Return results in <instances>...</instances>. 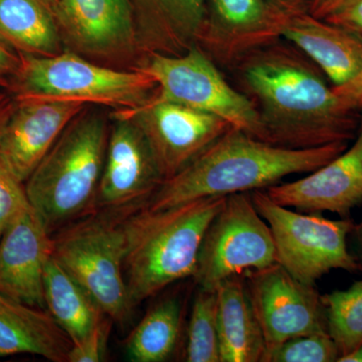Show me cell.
<instances>
[{
    "mask_svg": "<svg viewBox=\"0 0 362 362\" xmlns=\"http://www.w3.org/2000/svg\"><path fill=\"white\" fill-rule=\"evenodd\" d=\"M230 70L258 113L259 140L308 149L356 137L357 110L345 106L320 69L289 42L256 49Z\"/></svg>",
    "mask_w": 362,
    "mask_h": 362,
    "instance_id": "cell-1",
    "label": "cell"
},
{
    "mask_svg": "<svg viewBox=\"0 0 362 362\" xmlns=\"http://www.w3.org/2000/svg\"><path fill=\"white\" fill-rule=\"evenodd\" d=\"M347 148L349 142L285 148L233 128L180 173L164 180L146 206L158 211L206 197L266 189L287 176L316 170Z\"/></svg>",
    "mask_w": 362,
    "mask_h": 362,
    "instance_id": "cell-2",
    "label": "cell"
},
{
    "mask_svg": "<svg viewBox=\"0 0 362 362\" xmlns=\"http://www.w3.org/2000/svg\"><path fill=\"white\" fill-rule=\"evenodd\" d=\"M226 199L206 197L158 211L145 206L123 221L124 272L133 306L194 278L204 233Z\"/></svg>",
    "mask_w": 362,
    "mask_h": 362,
    "instance_id": "cell-3",
    "label": "cell"
},
{
    "mask_svg": "<svg viewBox=\"0 0 362 362\" xmlns=\"http://www.w3.org/2000/svg\"><path fill=\"white\" fill-rule=\"evenodd\" d=\"M109 132L106 117L86 109L66 126L25 181L28 202L49 233L96 202Z\"/></svg>",
    "mask_w": 362,
    "mask_h": 362,
    "instance_id": "cell-4",
    "label": "cell"
},
{
    "mask_svg": "<svg viewBox=\"0 0 362 362\" xmlns=\"http://www.w3.org/2000/svg\"><path fill=\"white\" fill-rule=\"evenodd\" d=\"M16 75L20 96L78 101L115 111L138 108L158 92L153 78L141 71L107 68L74 52L28 57Z\"/></svg>",
    "mask_w": 362,
    "mask_h": 362,
    "instance_id": "cell-5",
    "label": "cell"
},
{
    "mask_svg": "<svg viewBox=\"0 0 362 362\" xmlns=\"http://www.w3.org/2000/svg\"><path fill=\"white\" fill-rule=\"evenodd\" d=\"M254 206L268 223L276 263L305 284L315 285L333 270L356 273L361 265L347 247L356 223L333 221L320 214L292 211L272 201L265 190L250 192Z\"/></svg>",
    "mask_w": 362,
    "mask_h": 362,
    "instance_id": "cell-6",
    "label": "cell"
},
{
    "mask_svg": "<svg viewBox=\"0 0 362 362\" xmlns=\"http://www.w3.org/2000/svg\"><path fill=\"white\" fill-rule=\"evenodd\" d=\"M52 257L113 322L130 320L134 306L124 272L122 223L94 218L71 226L54 238Z\"/></svg>",
    "mask_w": 362,
    "mask_h": 362,
    "instance_id": "cell-7",
    "label": "cell"
},
{
    "mask_svg": "<svg viewBox=\"0 0 362 362\" xmlns=\"http://www.w3.org/2000/svg\"><path fill=\"white\" fill-rule=\"evenodd\" d=\"M134 69L153 78L158 99L220 117L233 128L255 138L258 136V113L254 104L226 80L199 45L180 56L147 54Z\"/></svg>",
    "mask_w": 362,
    "mask_h": 362,
    "instance_id": "cell-8",
    "label": "cell"
},
{
    "mask_svg": "<svg viewBox=\"0 0 362 362\" xmlns=\"http://www.w3.org/2000/svg\"><path fill=\"white\" fill-rule=\"evenodd\" d=\"M275 263L270 228L250 192L233 194L204 233L194 279L199 289L216 291L226 279Z\"/></svg>",
    "mask_w": 362,
    "mask_h": 362,
    "instance_id": "cell-9",
    "label": "cell"
},
{
    "mask_svg": "<svg viewBox=\"0 0 362 362\" xmlns=\"http://www.w3.org/2000/svg\"><path fill=\"white\" fill-rule=\"evenodd\" d=\"M242 275L265 338L266 354L291 338L328 333L322 295L315 285L297 280L277 263Z\"/></svg>",
    "mask_w": 362,
    "mask_h": 362,
    "instance_id": "cell-10",
    "label": "cell"
},
{
    "mask_svg": "<svg viewBox=\"0 0 362 362\" xmlns=\"http://www.w3.org/2000/svg\"><path fill=\"white\" fill-rule=\"evenodd\" d=\"M156 95L138 108L114 112L139 126L164 181L187 168L233 127L220 117Z\"/></svg>",
    "mask_w": 362,
    "mask_h": 362,
    "instance_id": "cell-11",
    "label": "cell"
},
{
    "mask_svg": "<svg viewBox=\"0 0 362 362\" xmlns=\"http://www.w3.org/2000/svg\"><path fill=\"white\" fill-rule=\"evenodd\" d=\"M290 18L268 0H207L197 45L230 70L247 54L282 40Z\"/></svg>",
    "mask_w": 362,
    "mask_h": 362,
    "instance_id": "cell-12",
    "label": "cell"
},
{
    "mask_svg": "<svg viewBox=\"0 0 362 362\" xmlns=\"http://www.w3.org/2000/svg\"><path fill=\"white\" fill-rule=\"evenodd\" d=\"M63 42L97 59L127 58L138 51L131 0H51Z\"/></svg>",
    "mask_w": 362,
    "mask_h": 362,
    "instance_id": "cell-13",
    "label": "cell"
},
{
    "mask_svg": "<svg viewBox=\"0 0 362 362\" xmlns=\"http://www.w3.org/2000/svg\"><path fill=\"white\" fill-rule=\"evenodd\" d=\"M90 105L20 96L0 134V161L25 182L63 131Z\"/></svg>",
    "mask_w": 362,
    "mask_h": 362,
    "instance_id": "cell-14",
    "label": "cell"
},
{
    "mask_svg": "<svg viewBox=\"0 0 362 362\" xmlns=\"http://www.w3.org/2000/svg\"><path fill=\"white\" fill-rule=\"evenodd\" d=\"M112 115L114 123L109 132L95 204L120 209L144 197H151L163 178L139 126L132 119L115 112Z\"/></svg>",
    "mask_w": 362,
    "mask_h": 362,
    "instance_id": "cell-15",
    "label": "cell"
},
{
    "mask_svg": "<svg viewBox=\"0 0 362 362\" xmlns=\"http://www.w3.org/2000/svg\"><path fill=\"white\" fill-rule=\"evenodd\" d=\"M264 190L282 206L302 213L330 211L349 218L352 209L362 204V125L354 145L337 158L301 180Z\"/></svg>",
    "mask_w": 362,
    "mask_h": 362,
    "instance_id": "cell-16",
    "label": "cell"
},
{
    "mask_svg": "<svg viewBox=\"0 0 362 362\" xmlns=\"http://www.w3.org/2000/svg\"><path fill=\"white\" fill-rule=\"evenodd\" d=\"M54 239L32 206L0 238V292L23 303L45 308L44 275Z\"/></svg>",
    "mask_w": 362,
    "mask_h": 362,
    "instance_id": "cell-17",
    "label": "cell"
},
{
    "mask_svg": "<svg viewBox=\"0 0 362 362\" xmlns=\"http://www.w3.org/2000/svg\"><path fill=\"white\" fill-rule=\"evenodd\" d=\"M207 0H131L138 51L180 56L197 45Z\"/></svg>",
    "mask_w": 362,
    "mask_h": 362,
    "instance_id": "cell-18",
    "label": "cell"
},
{
    "mask_svg": "<svg viewBox=\"0 0 362 362\" xmlns=\"http://www.w3.org/2000/svg\"><path fill=\"white\" fill-rule=\"evenodd\" d=\"M282 39L303 52L333 87L350 82L362 71V37L310 13L293 16Z\"/></svg>",
    "mask_w": 362,
    "mask_h": 362,
    "instance_id": "cell-19",
    "label": "cell"
},
{
    "mask_svg": "<svg viewBox=\"0 0 362 362\" xmlns=\"http://www.w3.org/2000/svg\"><path fill=\"white\" fill-rule=\"evenodd\" d=\"M71 341L49 311L0 292V356L33 354L66 362Z\"/></svg>",
    "mask_w": 362,
    "mask_h": 362,
    "instance_id": "cell-20",
    "label": "cell"
},
{
    "mask_svg": "<svg viewBox=\"0 0 362 362\" xmlns=\"http://www.w3.org/2000/svg\"><path fill=\"white\" fill-rule=\"evenodd\" d=\"M216 293L221 362H263L265 338L243 275L226 279Z\"/></svg>",
    "mask_w": 362,
    "mask_h": 362,
    "instance_id": "cell-21",
    "label": "cell"
},
{
    "mask_svg": "<svg viewBox=\"0 0 362 362\" xmlns=\"http://www.w3.org/2000/svg\"><path fill=\"white\" fill-rule=\"evenodd\" d=\"M44 295L45 308L71 343L84 339L107 316L52 255L45 266Z\"/></svg>",
    "mask_w": 362,
    "mask_h": 362,
    "instance_id": "cell-22",
    "label": "cell"
},
{
    "mask_svg": "<svg viewBox=\"0 0 362 362\" xmlns=\"http://www.w3.org/2000/svg\"><path fill=\"white\" fill-rule=\"evenodd\" d=\"M0 37L30 56L62 52L63 39L47 0H0Z\"/></svg>",
    "mask_w": 362,
    "mask_h": 362,
    "instance_id": "cell-23",
    "label": "cell"
},
{
    "mask_svg": "<svg viewBox=\"0 0 362 362\" xmlns=\"http://www.w3.org/2000/svg\"><path fill=\"white\" fill-rule=\"evenodd\" d=\"M181 313L176 298L154 305L131 332L125 347L127 358L132 362L168 361L180 338Z\"/></svg>",
    "mask_w": 362,
    "mask_h": 362,
    "instance_id": "cell-24",
    "label": "cell"
},
{
    "mask_svg": "<svg viewBox=\"0 0 362 362\" xmlns=\"http://www.w3.org/2000/svg\"><path fill=\"white\" fill-rule=\"evenodd\" d=\"M322 301L328 333L337 345L340 357L346 356L362 344V281L354 282L347 290L322 295Z\"/></svg>",
    "mask_w": 362,
    "mask_h": 362,
    "instance_id": "cell-25",
    "label": "cell"
},
{
    "mask_svg": "<svg viewBox=\"0 0 362 362\" xmlns=\"http://www.w3.org/2000/svg\"><path fill=\"white\" fill-rule=\"evenodd\" d=\"M185 361L221 362L218 293L199 289L188 324Z\"/></svg>",
    "mask_w": 362,
    "mask_h": 362,
    "instance_id": "cell-26",
    "label": "cell"
},
{
    "mask_svg": "<svg viewBox=\"0 0 362 362\" xmlns=\"http://www.w3.org/2000/svg\"><path fill=\"white\" fill-rule=\"evenodd\" d=\"M340 352L329 333L291 338L272 350L263 362H335Z\"/></svg>",
    "mask_w": 362,
    "mask_h": 362,
    "instance_id": "cell-27",
    "label": "cell"
},
{
    "mask_svg": "<svg viewBox=\"0 0 362 362\" xmlns=\"http://www.w3.org/2000/svg\"><path fill=\"white\" fill-rule=\"evenodd\" d=\"M23 183L0 161V238L9 223L30 206Z\"/></svg>",
    "mask_w": 362,
    "mask_h": 362,
    "instance_id": "cell-28",
    "label": "cell"
},
{
    "mask_svg": "<svg viewBox=\"0 0 362 362\" xmlns=\"http://www.w3.org/2000/svg\"><path fill=\"white\" fill-rule=\"evenodd\" d=\"M112 323L113 320L106 316L84 339L71 343L66 362L104 361L108 351Z\"/></svg>",
    "mask_w": 362,
    "mask_h": 362,
    "instance_id": "cell-29",
    "label": "cell"
},
{
    "mask_svg": "<svg viewBox=\"0 0 362 362\" xmlns=\"http://www.w3.org/2000/svg\"><path fill=\"white\" fill-rule=\"evenodd\" d=\"M314 16L362 37V0H338Z\"/></svg>",
    "mask_w": 362,
    "mask_h": 362,
    "instance_id": "cell-30",
    "label": "cell"
},
{
    "mask_svg": "<svg viewBox=\"0 0 362 362\" xmlns=\"http://www.w3.org/2000/svg\"><path fill=\"white\" fill-rule=\"evenodd\" d=\"M333 90L349 109L357 111L362 109V71L350 82L340 87H333Z\"/></svg>",
    "mask_w": 362,
    "mask_h": 362,
    "instance_id": "cell-31",
    "label": "cell"
},
{
    "mask_svg": "<svg viewBox=\"0 0 362 362\" xmlns=\"http://www.w3.org/2000/svg\"><path fill=\"white\" fill-rule=\"evenodd\" d=\"M21 59L11 51L9 45L0 37V76L16 73L20 68Z\"/></svg>",
    "mask_w": 362,
    "mask_h": 362,
    "instance_id": "cell-32",
    "label": "cell"
},
{
    "mask_svg": "<svg viewBox=\"0 0 362 362\" xmlns=\"http://www.w3.org/2000/svg\"><path fill=\"white\" fill-rule=\"evenodd\" d=\"M268 1L287 16H293L309 13L312 0H268Z\"/></svg>",
    "mask_w": 362,
    "mask_h": 362,
    "instance_id": "cell-33",
    "label": "cell"
},
{
    "mask_svg": "<svg viewBox=\"0 0 362 362\" xmlns=\"http://www.w3.org/2000/svg\"><path fill=\"white\" fill-rule=\"evenodd\" d=\"M16 104L4 95L0 94V134L13 113Z\"/></svg>",
    "mask_w": 362,
    "mask_h": 362,
    "instance_id": "cell-34",
    "label": "cell"
},
{
    "mask_svg": "<svg viewBox=\"0 0 362 362\" xmlns=\"http://www.w3.org/2000/svg\"><path fill=\"white\" fill-rule=\"evenodd\" d=\"M338 1V0H312L310 11L309 13L312 16H315L319 11H322L326 6H330L333 2Z\"/></svg>",
    "mask_w": 362,
    "mask_h": 362,
    "instance_id": "cell-35",
    "label": "cell"
},
{
    "mask_svg": "<svg viewBox=\"0 0 362 362\" xmlns=\"http://www.w3.org/2000/svg\"><path fill=\"white\" fill-rule=\"evenodd\" d=\"M338 362H362V344L359 345L354 351L340 357Z\"/></svg>",
    "mask_w": 362,
    "mask_h": 362,
    "instance_id": "cell-36",
    "label": "cell"
},
{
    "mask_svg": "<svg viewBox=\"0 0 362 362\" xmlns=\"http://www.w3.org/2000/svg\"><path fill=\"white\" fill-rule=\"evenodd\" d=\"M352 233L356 235L357 243H358L359 247H361L362 252V221L358 223V225L354 226Z\"/></svg>",
    "mask_w": 362,
    "mask_h": 362,
    "instance_id": "cell-37",
    "label": "cell"
},
{
    "mask_svg": "<svg viewBox=\"0 0 362 362\" xmlns=\"http://www.w3.org/2000/svg\"><path fill=\"white\" fill-rule=\"evenodd\" d=\"M1 82H2V78H1V76H0V84H1Z\"/></svg>",
    "mask_w": 362,
    "mask_h": 362,
    "instance_id": "cell-38",
    "label": "cell"
},
{
    "mask_svg": "<svg viewBox=\"0 0 362 362\" xmlns=\"http://www.w3.org/2000/svg\"><path fill=\"white\" fill-rule=\"evenodd\" d=\"M361 125H362V123H361Z\"/></svg>",
    "mask_w": 362,
    "mask_h": 362,
    "instance_id": "cell-39",
    "label": "cell"
}]
</instances>
